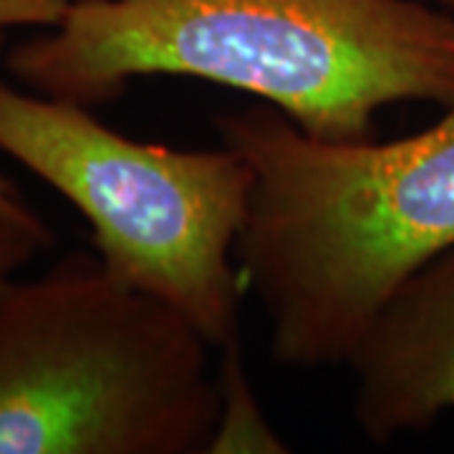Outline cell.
Masks as SVG:
<instances>
[{
  "label": "cell",
  "instance_id": "obj_8",
  "mask_svg": "<svg viewBox=\"0 0 454 454\" xmlns=\"http://www.w3.org/2000/svg\"><path fill=\"white\" fill-rule=\"evenodd\" d=\"M74 0H0V31L13 26L53 28Z\"/></svg>",
  "mask_w": 454,
  "mask_h": 454
},
{
  "label": "cell",
  "instance_id": "obj_6",
  "mask_svg": "<svg viewBox=\"0 0 454 454\" xmlns=\"http://www.w3.org/2000/svg\"><path fill=\"white\" fill-rule=\"evenodd\" d=\"M217 424L207 452H288L286 442L268 424L243 361V340L220 348Z\"/></svg>",
  "mask_w": 454,
  "mask_h": 454
},
{
  "label": "cell",
  "instance_id": "obj_3",
  "mask_svg": "<svg viewBox=\"0 0 454 454\" xmlns=\"http://www.w3.org/2000/svg\"><path fill=\"white\" fill-rule=\"evenodd\" d=\"M205 336L98 258L0 286V454H207Z\"/></svg>",
  "mask_w": 454,
  "mask_h": 454
},
{
  "label": "cell",
  "instance_id": "obj_4",
  "mask_svg": "<svg viewBox=\"0 0 454 454\" xmlns=\"http://www.w3.org/2000/svg\"><path fill=\"white\" fill-rule=\"evenodd\" d=\"M0 152L82 212L98 262L116 283L177 310L215 351L240 343L235 245L255 175L238 152L139 142L89 106L5 82Z\"/></svg>",
  "mask_w": 454,
  "mask_h": 454
},
{
  "label": "cell",
  "instance_id": "obj_2",
  "mask_svg": "<svg viewBox=\"0 0 454 454\" xmlns=\"http://www.w3.org/2000/svg\"><path fill=\"white\" fill-rule=\"evenodd\" d=\"M255 184L235 260L278 366H346L406 278L454 245V101L391 142H325L270 104L215 119Z\"/></svg>",
  "mask_w": 454,
  "mask_h": 454
},
{
  "label": "cell",
  "instance_id": "obj_10",
  "mask_svg": "<svg viewBox=\"0 0 454 454\" xmlns=\"http://www.w3.org/2000/svg\"><path fill=\"white\" fill-rule=\"evenodd\" d=\"M427 3H432V5H437V8H442V11H447V13L454 16V0H427Z\"/></svg>",
  "mask_w": 454,
  "mask_h": 454
},
{
  "label": "cell",
  "instance_id": "obj_7",
  "mask_svg": "<svg viewBox=\"0 0 454 454\" xmlns=\"http://www.w3.org/2000/svg\"><path fill=\"white\" fill-rule=\"evenodd\" d=\"M53 243L49 225L31 205L0 207V286Z\"/></svg>",
  "mask_w": 454,
  "mask_h": 454
},
{
  "label": "cell",
  "instance_id": "obj_5",
  "mask_svg": "<svg viewBox=\"0 0 454 454\" xmlns=\"http://www.w3.org/2000/svg\"><path fill=\"white\" fill-rule=\"evenodd\" d=\"M351 414L373 444L417 434L454 409V245L391 293L346 361Z\"/></svg>",
  "mask_w": 454,
  "mask_h": 454
},
{
  "label": "cell",
  "instance_id": "obj_1",
  "mask_svg": "<svg viewBox=\"0 0 454 454\" xmlns=\"http://www.w3.org/2000/svg\"><path fill=\"white\" fill-rule=\"evenodd\" d=\"M33 94L106 106L134 79L230 86L325 142L376 114L454 101V16L427 0H74L5 56Z\"/></svg>",
  "mask_w": 454,
  "mask_h": 454
},
{
  "label": "cell",
  "instance_id": "obj_9",
  "mask_svg": "<svg viewBox=\"0 0 454 454\" xmlns=\"http://www.w3.org/2000/svg\"><path fill=\"white\" fill-rule=\"evenodd\" d=\"M3 43H5V31H0V49H3ZM20 205H26V200L13 184V179L0 175V207H20Z\"/></svg>",
  "mask_w": 454,
  "mask_h": 454
}]
</instances>
